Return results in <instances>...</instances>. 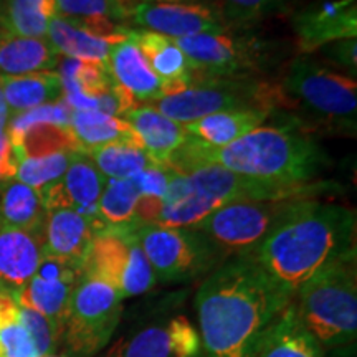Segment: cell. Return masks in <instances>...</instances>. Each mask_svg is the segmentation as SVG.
Segmentation results:
<instances>
[{
    "instance_id": "obj_1",
    "label": "cell",
    "mask_w": 357,
    "mask_h": 357,
    "mask_svg": "<svg viewBox=\"0 0 357 357\" xmlns=\"http://www.w3.org/2000/svg\"><path fill=\"white\" fill-rule=\"evenodd\" d=\"M291 300L252 253L229 257L205 276L195 294L202 356L255 357Z\"/></svg>"
},
{
    "instance_id": "obj_2",
    "label": "cell",
    "mask_w": 357,
    "mask_h": 357,
    "mask_svg": "<svg viewBox=\"0 0 357 357\" xmlns=\"http://www.w3.org/2000/svg\"><path fill=\"white\" fill-rule=\"evenodd\" d=\"M351 252H356V212L310 199L248 253L293 298L312 275Z\"/></svg>"
},
{
    "instance_id": "obj_3",
    "label": "cell",
    "mask_w": 357,
    "mask_h": 357,
    "mask_svg": "<svg viewBox=\"0 0 357 357\" xmlns=\"http://www.w3.org/2000/svg\"><path fill=\"white\" fill-rule=\"evenodd\" d=\"M326 162L324 151L316 141L294 128L260 126L230 144L208 147L187 136L164 166L176 174L215 164L227 171L275 184L314 182Z\"/></svg>"
},
{
    "instance_id": "obj_4",
    "label": "cell",
    "mask_w": 357,
    "mask_h": 357,
    "mask_svg": "<svg viewBox=\"0 0 357 357\" xmlns=\"http://www.w3.org/2000/svg\"><path fill=\"white\" fill-rule=\"evenodd\" d=\"M329 190L324 182L275 184L227 171L215 164L189 174H174L154 225L194 227L212 212L230 204L258 200H310Z\"/></svg>"
},
{
    "instance_id": "obj_5",
    "label": "cell",
    "mask_w": 357,
    "mask_h": 357,
    "mask_svg": "<svg viewBox=\"0 0 357 357\" xmlns=\"http://www.w3.org/2000/svg\"><path fill=\"white\" fill-rule=\"evenodd\" d=\"M293 306L306 331L324 351L356 344L357 255L337 258L305 281Z\"/></svg>"
},
{
    "instance_id": "obj_6",
    "label": "cell",
    "mask_w": 357,
    "mask_h": 357,
    "mask_svg": "<svg viewBox=\"0 0 357 357\" xmlns=\"http://www.w3.org/2000/svg\"><path fill=\"white\" fill-rule=\"evenodd\" d=\"M284 98L287 96L280 86L258 78L202 77L194 73L185 89L176 95L159 98L146 106H153L174 121L187 124L222 111H273Z\"/></svg>"
},
{
    "instance_id": "obj_7",
    "label": "cell",
    "mask_w": 357,
    "mask_h": 357,
    "mask_svg": "<svg viewBox=\"0 0 357 357\" xmlns=\"http://www.w3.org/2000/svg\"><path fill=\"white\" fill-rule=\"evenodd\" d=\"M281 91L324 124L356 132L357 83L356 78L337 73L301 55L288 65Z\"/></svg>"
},
{
    "instance_id": "obj_8",
    "label": "cell",
    "mask_w": 357,
    "mask_h": 357,
    "mask_svg": "<svg viewBox=\"0 0 357 357\" xmlns=\"http://www.w3.org/2000/svg\"><path fill=\"white\" fill-rule=\"evenodd\" d=\"M123 301L111 284L82 271L61 331L65 357H96L105 351L121 323Z\"/></svg>"
},
{
    "instance_id": "obj_9",
    "label": "cell",
    "mask_w": 357,
    "mask_h": 357,
    "mask_svg": "<svg viewBox=\"0 0 357 357\" xmlns=\"http://www.w3.org/2000/svg\"><path fill=\"white\" fill-rule=\"evenodd\" d=\"M134 235L149 261L155 281L185 283L207 276L223 255L192 227H162L134 222Z\"/></svg>"
},
{
    "instance_id": "obj_10",
    "label": "cell",
    "mask_w": 357,
    "mask_h": 357,
    "mask_svg": "<svg viewBox=\"0 0 357 357\" xmlns=\"http://www.w3.org/2000/svg\"><path fill=\"white\" fill-rule=\"evenodd\" d=\"M202 77L253 78L273 68L283 55V45L253 35L200 33L176 40Z\"/></svg>"
},
{
    "instance_id": "obj_11",
    "label": "cell",
    "mask_w": 357,
    "mask_h": 357,
    "mask_svg": "<svg viewBox=\"0 0 357 357\" xmlns=\"http://www.w3.org/2000/svg\"><path fill=\"white\" fill-rule=\"evenodd\" d=\"M303 200L238 202L212 212L192 229L229 258L255 250L268 235L296 211Z\"/></svg>"
},
{
    "instance_id": "obj_12",
    "label": "cell",
    "mask_w": 357,
    "mask_h": 357,
    "mask_svg": "<svg viewBox=\"0 0 357 357\" xmlns=\"http://www.w3.org/2000/svg\"><path fill=\"white\" fill-rule=\"evenodd\" d=\"M132 225L98 231L83 260L84 273L106 281L123 300L144 294L155 284V276Z\"/></svg>"
},
{
    "instance_id": "obj_13",
    "label": "cell",
    "mask_w": 357,
    "mask_h": 357,
    "mask_svg": "<svg viewBox=\"0 0 357 357\" xmlns=\"http://www.w3.org/2000/svg\"><path fill=\"white\" fill-rule=\"evenodd\" d=\"M96 357H202V344L185 316H162L109 342Z\"/></svg>"
},
{
    "instance_id": "obj_14",
    "label": "cell",
    "mask_w": 357,
    "mask_h": 357,
    "mask_svg": "<svg viewBox=\"0 0 357 357\" xmlns=\"http://www.w3.org/2000/svg\"><path fill=\"white\" fill-rule=\"evenodd\" d=\"M128 20L142 30L174 40L200 33H222L230 29L218 7L204 2H142L131 8Z\"/></svg>"
},
{
    "instance_id": "obj_15",
    "label": "cell",
    "mask_w": 357,
    "mask_h": 357,
    "mask_svg": "<svg viewBox=\"0 0 357 357\" xmlns=\"http://www.w3.org/2000/svg\"><path fill=\"white\" fill-rule=\"evenodd\" d=\"M83 266L77 263L43 257L37 273L17 294L20 306L35 310L55 326L61 339V331L68 312L71 294L77 287Z\"/></svg>"
},
{
    "instance_id": "obj_16",
    "label": "cell",
    "mask_w": 357,
    "mask_h": 357,
    "mask_svg": "<svg viewBox=\"0 0 357 357\" xmlns=\"http://www.w3.org/2000/svg\"><path fill=\"white\" fill-rule=\"evenodd\" d=\"M293 30L298 47L310 53L339 40L356 38V0H319L293 15Z\"/></svg>"
},
{
    "instance_id": "obj_17",
    "label": "cell",
    "mask_w": 357,
    "mask_h": 357,
    "mask_svg": "<svg viewBox=\"0 0 357 357\" xmlns=\"http://www.w3.org/2000/svg\"><path fill=\"white\" fill-rule=\"evenodd\" d=\"M106 181L108 178L98 171L93 160L79 153L63 176L40 192L45 211L66 208L98 220L96 205Z\"/></svg>"
},
{
    "instance_id": "obj_18",
    "label": "cell",
    "mask_w": 357,
    "mask_h": 357,
    "mask_svg": "<svg viewBox=\"0 0 357 357\" xmlns=\"http://www.w3.org/2000/svg\"><path fill=\"white\" fill-rule=\"evenodd\" d=\"M101 230L102 225L100 222L75 211H48L42 230L43 257L58 258L83 266L89 245Z\"/></svg>"
},
{
    "instance_id": "obj_19",
    "label": "cell",
    "mask_w": 357,
    "mask_h": 357,
    "mask_svg": "<svg viewBox=\"0 0 357 357\" xmlns=\"http://www.w3.org/2000/svg\"><path fill=\"white\" fill-rule=\"evenodd\" d=\"M42 258V234L0 227V293L15 298L37 273Z\"/></svg>"
},
{
    "instance_id": "obj_20",
    "label": "cell",
    "mask_w": 357,
    "mask_h": 357,
    "mask_svg": "<svg viewBox=\"0 0 357 357\" xmlns=\"http://www.w3.org/2000/svg\"><path fill=\"white\" fill-rule=\"evenodd\" d=\"M131 35L111 48L106 65L114 83L126 91L134 102L149 105L164 96V82L147 63Z\"/></svg>"
},
{
    "instance_id": "obj_21",
    "label": "cell",
    "mask_w": 357,
    "mask_h": 357,
    "mask_svg": "<svg viewBox=\"0 0 357 357\" xmlns=\"http://www.w3.org/2000/svg\"><path fill=\"white\" fill-rule=\"evenodd\" d=\"M131 37L154 73L164 82V96L176 95L189 86L195 66L176 40L142 29L132 30Z\"/></svg>"
},
{
    "instance_id": "obj_22",
    "label": "cell",
    "mask_w": 357,
    "mask_h": 357,
    "mask_svg": "<svg viewBox=\"0 0 357 357\" xmlns=\"http://www.w3.org/2000/svg\"><path fill=\"white\" fill-rule=\"evenodd\" d=\"M56 68L63 86V101L75 111H98L101 98L116 84L108 65L63 58Z\"/></svg>"
},
{
    "instance_id": "obj_23",
    "label": "cell",
    "mask_w": 357,
    "mask_h": 357,
    "mask_svg": "<svg viewBox=\"0 0 357 357\" xmlns=\"http://www.w3.org/2000/svg\"><path fill=\"white\" fill-rule=\"evenodd\" d=\"M123 119L155 164H166L174 151H177L187 139L184 124L167 118L153 106H136L128 111Z\"/></svg>"
},
{
    "instance_id": "obj_24",
    "label": "cell",
    "mask_w": 357,
    "mask_h": 357,
    "mask_svg": "<svg viewBox=\"0 0 357 357\" xmlns=\"http://www.w3.org/2000/svg\"><path fill=\"white\" fill-rule=\"evenodd\" d=\"M47 40L58 55L101 65L108 63L111 48L119 43V40L96 33L84 22L65 19L60 15H55L50 22Z\"/></svg>"
},
{
    "instance_id": "obj_25",
    "label": "cell",
    "mask_w": 357,
    "mask_h": 357,
    "mask_svg": "<svg viewBox=\"0 0 357 357\" xmlns=\"http://www.w3.org/2000/svg\"><path fill=\"white\" fill-rule=\"evenodd\" d=\"M58 61L60 55L47 37H19L0 30V77H24L40 71H53Z\"/></svg>"
},
{
    "instance_id": "obj_26",
    "label": "cell",
    "mask_w": 357,
    "mask_h": 357,
    "mask_svg": "<svg viewBox=\"0 0 357 357\" xmlns=\"http://www.w3.org/2000/svg\"><path fill=\"white\" fill-rule=\"evenodd\" d=\"M271 111L268 109H236L213 113L184 124L187 136L208 147L230 144L266 121Z\"/></svg>"
},
{
    "instance_id": "obj_27",
    "label": "cell",
    "mask_w": 357,
    "mask_h": 357,
    "mask_svg": "<svg viewBox=\"0 0 357 357\" xmlns=\"http://www.w3.org/2000/svg\"><path fill=\"white\" fill-rule=\"evenodd\" d=\"M255 357H324V349L301 324L291 300L263 337Z\"/></svg>"
},
{
    "instance_id": "obj_28",
    "label": "cell",
    "mask_w": 357,
    "mask_h": 357,
    "mask_svg": "<svg viewBox=\"0 0 357 357\" xmlns=\"http://www.w3.org/2000/svg\"><path fill=\"white\" fill-rule=\"evenodd\" d=\"M68 131L82 153L118 142L139 144L129 124L118 116H109L101 111H71ZM141 146V144H139Z\"/></svg>"
},
{
    "instance_id": "obj_29",
    "label": "cell",
    "mask_w": 357,
    "mask_h": 357,
    "mask_svg": "<svg viewBox=\"0 0 357 357\" xmlns=\"http://www.w3.org/2000/svg\"><path fill=\"white\" fill-rule=\"evenodd\" d=\"M0 88L10 116L63 100V86L56 71H40L24 77H0Z\"/></svg>"
},
{
    "instance_id": "obj_30",
    "label": "cell",
    "mask_w": 357,
    "mask_h": 357,
    "mask_svg": "<svg viewBox=\"0 0 357 357\" xmlns=\"http://www.w3.org/2000/svg\"><path fill=\"white\" fill-rule=\"evenodd\" d=\"M47 217L42 195L24 182H8L0 194V227L42 234Z\"/></svg>"
},
{
    "instance_id": "obj_31",
    "label": "cell",
    "mask_w": 357,
    "mask_h": 357,
    "mask_svg": "<svg viewBox=\"0 0 357 357\" xmlns=\"http://www.w3.org/2000/svg\"><path fill=\"white\" fill-rule=\"evenodd\" d=\"M55 15V0H0V30L19 37L45 38Z\"/></svg>"
},
{
    "instance_id": "obj_32",
    "label": "cell",
    "mask_w": 357,
    "mask_h": 357,
    "mask_svg": "<svg viewBox=\"0 0 357 357\" xmlns=\"http://www.w3.org/2000/svg\"><path fill=\"white\" fill-rule=\"evenodd\" d=\"M86 155L102 176L106 178H116V181L132 178L155 164L139 144H131V142L96 147L86 153Z\"/></svg>"
},
{
    "instance_id": "obj_33",
    "label": "cell",
    "mask_w": 357,
    "mask_h": 357,
    "mask_svg": "<svg viewBox=\"0 0 357 357\" xmlns=\"http://www.w3.org/2000/svg\"><path fill=\"white\" fill-rule=\"evenodd\" d=\"M141 192L131 178H108L96 205V217L102 229L126 227L136 222V211Z\"/></svg>"
},
{
    "instance_id": "obj_34",
    "label": "cell",
    "mask_w": 357,
    "mask_h": 357,
    "mask_svg": "<svg viewBox=\"0 0 357 357\" xmlns=\"http://www.w3.org/2000/svg\"><path fill=\"white\" fill-rule=\"evenodd\" d=\"M78 154L79 151L77 149H63L47 155H38V158H25L17 166L15 178L42 192L45 187L63 176Z\"/></svg>"
},
{
    "instance_id": "obj_35",
    "label": "cell",
    "mask_w": 357,
    "mask_h": 357,
    "mask_svg": "<svg viewBox=\"0 0 357 357\" xmlns=\"http://www.w3.org/2000/svg\"><path fill=\"white\" fill-rule=\"evenodd\" d=\"M56 15L73 20H111L123 24L129 10L118 0H55Z\"/></svg>"
},
{
    "instance_id": "obj_36",
    "label": "cell",
    "mask_w": 357,
    "mask_h": 357,
    "mask_svg": "<svg viewBox=\"0 0 357 357\" xmlns=\"http://www.w3.org/2000/svg\"><path fill=\"white\" fill-rule=\"evenodd\" d=\"M293 0H218V10L229 25H247L288 10Z\"/></svg>"
},
{
    "instance_id": "obj_37",
    "label": "cell",
    "mask_w": 357,
    "mask_h": 357,
    "mask_svg": "<svg viewBox=\"0 0 357 357\" xmlns=\"http://www.w3.org/2000/svg\"><path fill=\"white\" fill-rule=\"evenodd\" d=\"M71 109L66 102L61 100L52 105H43L38 108L29 109L25 113H20L10 118L7 126L8 139L17 141L20 139L22 134L29 131L35 126H42V124H53V126H60L68 129Z\"/></svg>"
},
{
    "instance_id": "obj_38",
    "label": "cell",
    "mask_w": 357,
    "mask_h": 357,
    "mask_svg": "<svg viewBox=\"0 0 357 357\" xmlns=\"http://www.w3.org/2000/svg\"><path fill=\"white\" fill-rule=\"evenodd\" d=\"M20 321L32 336L40 357L55 354L56 346L60 344V334L50 321L35 310L24 306H20Z\"/></svg>"
},
{
    "instance_id": "obj_39",
    "label": "cell",
    "mask_w": 357,
    "mask_h": 357,
    "mask_svg": "<svg viewBox=\"0 0 357 357\" xmlns=\"http://www.w3.org/2000/svg\"><path fill=\"white\" fill-rule=\"evenodd\" d=\"M0 354L2 357H40L32 336L20 319L0 329Z\"/></svg>"
},
{
    "instance_id": "obj_40",
    "label": "cell",
    "mask_w": 357,
    "mask_h": 357,
    "mask_svg": "<svg viewBox=\"0 0 357 357\" xmlns=\"http://www.w3.org/2000/svg\"><path fill=\"white\" fill-rule=\"evenodd\" d=\"M174 174L176 172L164 164H153L137 176H134L131 181L139 189L141 197H155L162 200Z\"/></svg>"
},
{
    "instance_id": "obj_41",
    "label": "cell",
    "mask_w": 357,
    "mask_h": 357,
    "mask_svg": "<svg viewBox=\"0 0 357 357\" xmlns=\"http://www.w3.org/2000/svg\"><path fill=\"white\" fill-rule=\"evenodd\" d=\"M321 52L326 53V56L334 63L342 66L349 71L352 78L357 73V42L356 38H347V40H339V42L329 43L326 47L319 48Z\"/></svg>"
},
{
    "instance_id": "obj_42",
    "label": "cell",
    "mask_w": 357,
    "mask_h": 357,
    "mask_svg": "<svg viewBox=\"0 0 357 357\" xmlns=\"http://www.w3.org/2000/svg\"><path fill=\"white\" fill-rule=\"evenodd\" d=\"M17 160L13 158L12 144L8 139L7 129L0 131V194L8 182L15 178Z\"/></svg>"
},
{
    "instance_id": "obj_43",
    "label": "cell",
    "mask_w": 357,
    "mask_h": 357,
    "mask_svg": "<svg viewBox=\"0 0 357 357\" xmlns=\"http://www.w3.org/2000/svg\"><path fill=\"white\" fill-rule=\"evenodd\" d=\"M20 319V305L10 294L0 293V329Z\"/></svg>"
},
{
    "instance_id": "obj_44",
    "label": "cell",
    "mask_w": 357,
    "mask_h": 357,
    "mask_svg": "<svg viewBox=\"0 0 357 357\" xmlns=\"http://www.w3.org/2000/svg\"><path fill=\"white\" fill-rule=\"evenodd\" d=\"M10 118H12L10 111H8L6 98H3V93H2V88H0V131L7 129Z\"/></svg>"
},
{
    "instance_id": "obj_45",
    "label": "cell",
    "mask_w": 357,
    "mask_h": 357,
    "mask_svg": "<svg viewBox=\"0 0 357 357\" xmlns=\"http://www.w3.org/2000/svg\"><path fill=\"white\" fill-rule=\"evenodd\" d=\"M324 357H356V344L337 347V349L324 351Z\"/></svg>"
},
{
    "instance_id": "obj_46",
    "label": "cell",
    "mask_w": 357,
    "mask_h": 357,
    "mask_svg": "<svg viewBox=\"0 0 357 357\" xmlns=\"http://www.w3.org/2000/svg\"><path fill=\"white\" fill-rule=\"evenodd\" d=\"M142 2H153V3L167 2V3H172V2H200V0H137V3H142Z\"/></svg>"
},
{
    "instance_id": "obj_47",
    "label": "cell",
    "mask_w": 357,
    "mask_h": 357,
    "mask_svg": "<svg viewBox=\"0 0 357 357\" xmlns=\"http://www.w3.org/2000/svg\"><path fill=\"white\" fill-rule=\"evenodd\" d=\"M118 2L121 3V6L126 7L129 12H131V8H132L134 6H137V0H118Z\"/></svg>"
},
{
    "instance_id": "obj_48",
    "label": "cell",
    "mask_w": 357,
    "mask_h": 357,
    "mask_svg": "<svg viewBox=\"0 0 357 357\" xmlns=\"http://www.w3.org/2000/svg\"><path fill=\"white\" fill-rule=\"evenodd\" d=\"M43 357H65V356H58V354H48V356H43Z\"/></svg>"
}]
</instances>
